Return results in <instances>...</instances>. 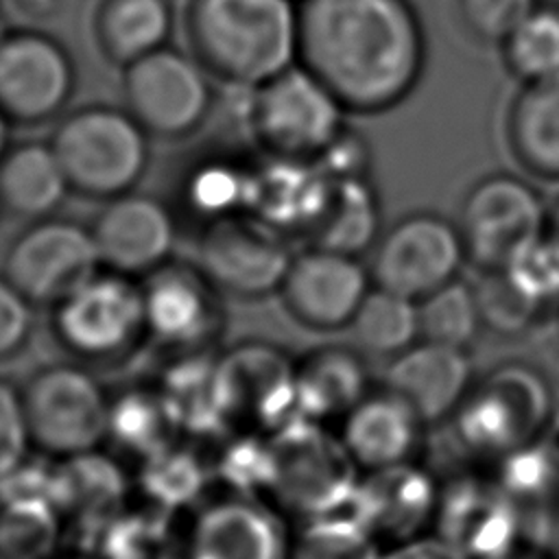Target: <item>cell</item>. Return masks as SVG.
Instances as JSON below:
<instances>
[{
    "instance_id": "obj_33",
    "label": "cell",
    "mask_w": 559,
    "mask_h": 559,
    "mask_svg": "<svg viewBox=\"0 0 559 559\" xmlns=\"http://www.w3.org/2000/svg\"><path fill=\"white\" fill-rule=\"evenodd\" d=\"M31 437L24 417L22 393L0 378V478L20 467Z\"/></svg>"
},
{
    "instance_id": "obj_5",
    "label": "cell",
    "mask_w": 559,
    "mask_h": 559,
    "mask_svg": "<svg viewBox=\"0 0 559 559\" xmlns=\"http://www.w3.org/2000/svg\"><path fill=\"white\" fill-rule=\"evenodd\" d=\"M347 114L301 63L249 90V127L273 157L317 159L343 133Z\"/></svg>"
},
{
    "instance_id": "obj_29",
    "label": "cell",
    "mask_w": 559,
    "mask_h": 559,
    "mask_svg": "<svg viewBox=\"0 0 559 559\" xmlns=\"http://www.w3.org/2000/svg\"><path fill=\"white\" fill-rule=\"evenodd\" d=\"M557 478L559 456L544 437L498 459L496 480L520 504L524 500L544 498L555 487Z\"/></svg>"
},
{
    "instance_id": "obj_2",
    "label": "cell",
    "mask_w": 559,
    "mask_h": 559,
    "mask_svg": "<svg viewBox=\"0 0 559 559\" xmlns=\"http://www.w3.org/2000/svg\"><path fill=\"white\" fill-rule=\"evenodd\" d=\"M183 31L207 74L236 90L299 63L297 0H188Z\"/></svg>"
},
{
    "instance_id": "obj_20",
    "label": "cell",
    "mask_w": 559,
    "mask_h": 559,
    "mask_svg": "<svg viewBox=\"0 0 559 559\" xmlns=\"http://www.w3.org/2000/svg\"><path fill=\"white\" fill-rule=\"evenodd\" d=\"M441 487L411 463L369 472L360 496L362 526L393 546L421 537L435 524Z\"/></svg>"
},
{
    "instance_id": "obj_26",
    "label": "cell",
    "mask_w": 559,
    "mask_h": 559,
    "mask_svg": "<svg viewBox=\"0 0 559 559\" xmlns=\"http://www.w3.org/2000/svg\"><path fill=\"white\" fill-rule=\"evenodd\" d=\"M347 328L356 347L373 356L393 358L411 347L419 336L417 301L373 286Z\"/></svg>"
},
{
    "instance_id": "obj_23",
    "label": "cell",
    "mask_w": 559,
    "mask_h": 559,
    "mask_svg": "<svg viewBox=\"0 0 559 559\" xmlns=\"http://www.w3.org/2000/svg\"><path fill=\"white\" fill-rule=\"evenodd\" d=\"M173 22L168 0H100L94 11V37L100 55L124 68L166 46Z\"/></svg>"
},
{
    "instance_id": "obj_30",
    "label": "cell",
    "mask_w": 559,
    "mask_h": 559,
    "mask_svg": "<svg viewBox=\"0 0 559 559\" xmlns=\"http://www.w3.org/2000/svg\"><path fill=\"white\" fill-rule=\"evenodd\" d=\"M474 290L483 325L491 328L498 334H522L542 314V310L522 295V290L509 280L502 269L483 271V277L474 286Z\"/></svg>"
},
{
    "instance_id": "obj_38",
    "label": "cell",
    "mask_w": 559,
    "mask_h": 559,
    "mask_svg": "<svg viewBox=\"0 0 559 559\" xmlns=\"http://www.w3.org/2000/svg\"><path fill=\"white\" fill-rule=\"evenodd\" d=\"M546 236L559 245V199H557V203L548 210V229H546Z\"/></svg>"
},
{
    "instance_id": "obj_17",
    "label": "cell",
    "mask_w": 559,
    "mask_h": 559,
    "mask_svg": "<svg viewBox=\"0 0 559 559\" xmlns=\"http://www.w3.org/2000/svg\"><path fill=\"white\" fill-rule=\"evenodd\" d=\"M142 299L146 332L173 345H194L207 338L218 321L216 286L199 266L162 264L144 275Z\"/></svg>"
},
{
    "instance_id": "obj_40",
    "label": "cell",
    "mask_w": 559,
    "mask_h": 559,
    "mask_svg": "<svg viewBox=\"0 0 559 559\" xmlns=\"http://www.w3.org/2000/svg\"><path fill=\"white\" fill-rule=\"evenodd\" d=\"M9 33H11V26L0 17V44L7 39V35H9Z\"/></svg>"
},
{
    "instance_id": "obj_10",
    "label": "cell",
    "mask_w": 559,
    "mask_h": 559,
    "mask_svg": "<svg viewBox=\"0 0 559 559\" xmlns=\"http://www.w3.org/2000/svg\"><path fill=\"white\" fill-rule=\"evenodd\" d=\"M100 269L92 229L48 216L11 242L2 275L33 306L55 308Z\"/></svg>"
},
{
    "instance_id": "obj_41",
    "label": "cell",
    "mask_w": 559,
    "mask_h": 559,
    "mask_svg": "<svg viewBox=\"0 0 559 559\" xmlns=\"http://www.w3.org/2000/svg\"><path fill=\"white\" fill-rule=\"evenodd\" d=\"M507 559H544V557H537V555H526V552H515V555H511V557H507Z\"/></svg>"
},
{
    "instance_id": "obj_21",
    "label": "cell",
    "mask_w": 559,
    "mask_h": 559,
    "mask_svg": "<svg viewBox=\"0 0 559 559\" xmlns=\"http://www.w3.org/2000/svg\"><path fill=\"white\" fill-rule=\"evenodd\" d=\"M507 142L524 170L559 181V74L522 83L507 114Z\"/></svg>"
},
{
    "instance_id": "obj_32",
    "label": "cell",
    "mask_w": 559,
    "mask_h": 559,
    "mask_svg": "<svg viewBox=\"0 0 559 559\" xmlns=\"http://www.w3.org/2000/svg\"><path fill=\"white\" fill-rule=\"evenodd\" d=\"M539 4V0H456L465 31L483 44L502 39Z\"/></svg>"
},
{
    "instance_id": "obj_16",
    "label": "cell",
    "mask_w": 559,
    "mask_h": 559,
    "mask_svg": "<svg viewBox=\"0 0 559 559\" xmlns=\"http://www.w3.org/2000/svg\"><path fill=\"white\" fill-rule=\"evenodd\" d=\"M90 229L100 266L127 277H144L166 264L175 245L166 205L135 192L109 199Z\"/></svg>"
},
{
    "instance_id": "obj_1",
    "label": "cell",
    "mask_w": 559,
    "mask_h": 559,
    "mask_svg": "<svg viewBox=\"0 0 559 559\" xmlns=\"http://www.w3.org/2000/svg\"><path fill=\"white\" fill-rule=\"evenodd\" d=\"M299 55L349 114L404 103L426 66L421 20L408 0H297Z\"/></svg>"
},
{
    "instance_id": "obj_25",
    "label": "cell",
    "mask_w": 559,
    "mask_h": 559,
    "mask_svg": "<svg viewBox=\"0 0 559 559\" xmlns=\"http://www.w3.org/2000/svg\"><path fill=\"white\" fill-rule=\"evenodd\" d=\"M317 245L358 255L378 234V201L365 177L332 179L319 216Z\"/></svg>"
},
{
    "instance_id": "obj_12",
    "label": "cell",
    "mask_w": 559,
    "mask_h": 559,
    "mask_svg": "<svg viewBox=\"0 0 559 559\" xmlns=\"http://www.w3.org/2000/svg\"><path fill=\"white\" fill-rule=\"evenodd\" d=\"M76 87L66 46L35 28H11L0 44V109L11 124H41L63 114Z\"/></svg>"
},
{
    "instance_id": "obj_11",
    "label": "cell",
    "mask_w": 559,
    "mask_h": 559,
    "mask_svg": "<svg viewBox=\"0 0 559 559\" xmlns=\"http://www.w3.org/2000/svg\"><path fill=\"white\" fill-rule=\"evenodd\" d=\"M465 258L456 223L432 212H415L378 238L369 275L376 286L419 301L456 280Z\"/></svg>"
},
{
    "instance_id": "obj_19",
    "label": "cell",
    "mask_w": 559,
    "mask_h": 559,
    "mask_svg": "<svg viewBox=\"0 0 559 559\" xmlns=\"http://www.w3.org/2000/svg\"><path fill=\"white\" fill-rule=\"evenodd\" d=\"M472 382L465 349L424 338L393 356L386 369V389L406 400L424 421L452 417Z\"/></svg>"
},
{
    "instance_id": "obj_6",
    "label": "cell",
    "mask_w": 559,
    "mask_h": 559,
    "mask_svg": "<svg viewBox=\"0 0 559 559\" xmlns=\"http://www.w3.org/2000/svg\"><path fill=\"white\" fill-rule=\"evenodd\" d=\"M31 445L55 456L92 452L111 428V404L79 365H50L20 389Z\"/></svg>"
},
{
    "instance_id": "obj_8",
    "label": "cell",
    "mask_w": 559,
    "mask_h": 559,
    "mask_svg": "<svg viewBox=\"0 0 559 559\" xmlns=\"http://www.w3.org/2000/svg\"><path fill=\"white\" fill-rule=\"evenodd\" d=\"M122 98L148 135L179 140L207 120L212 76L192 52L166 44L122 68Z\"/></svg>"
},
{
    "instance_id": "obj_22",
    "label": "cell",
    "mask_w": 559,
    "mask_h": 559,
    "mask_svg": "<svg viewBox=\"0 0 559 559\" xmlns=\"http://www.w3.org/2000/svg\"><path fill=\"white\" fill-rule=\"evenodd\" d=\"M72 192L50 142H20L0 157V207L13 216L48 218Z\"/></svg>"
},
{
    "instance_id": "obj_39",
    "label": "cell",
    "mask_w": 559,
    "mask_h": 559,
    "mask_svg": "<svg viewBox=\"0 0 559 559\" xmlns=\"http://www.w3.org/2000/svg\"><path fill=\"white\" fill-rule=\"evenodd\" d=\"M9 129H11V120L4 116V111L0 109V157L4 155V151L11 146L9 144Z\"/></svg>"
},
{
    "instance_id": "obj_13",
    "label": "cell",
    "mask_w": 559,
    "mask_h": 559,
    "mask_svg": "<svg viewBox=\"0 0 559 559\" xmlns=\"http://www.w3.org/2000/svg\"><path fill=\"white\" fill-rule=\"evenodd\" d=\"M435 528L459 559H507L520 552V502L496 478L465 476L441 487Z\"/></svg>"
},
{
    "instance_id": "obj_42",
    "label": "cell",
    "mask_w": 559,
    "mask_h": 559,
    "mask_svg": "<svg viewBox=\"0 0 559 559\" xmlns=\"http://www.w3.org/2000/svg\"><path fill=\"white\" fill-rule=\"evenodd\" d=\"M555 332H557V341H559V312H557V325H555Z\"/></svg>"
},
{
    "instance_id": "obj_15",
    "label": "cell",
    "mask_w": 559,
    "mask_h": 559,
    "mask_svg": "<svg viewBox=\"0 0 559 559\" xmlns=\"http://www.w3.org/2000/svg\"><path fill=\"white\" fill-rule=\"evenodd\" d=\"M369 282L358 255L314 245L290 258L277 295L295 321L328 332L349 325L371 290Z\"/></svg>"
},
{
    "instance_id": "obj_34",
    "label": "cell",
    "mask_w": 559,
    "mask_h": 559,
    "mask_svg": "<svg viewBox=\"0 0 559 559\" xmlns=\"http://www.w3.org/2000/svg\"><path fill=\"white\" fill-rule=\"evenodd\" d=\"M33 304L0 275V360L15 356L28 341Z\"/></svg>"
},
{
    "instance_id": "obj_4",
    "label": "cell",
    "mask_w": 559,
    "mask_h": 559,
    "mask_svg": "<svg viewBox=\"0 0 559 559\" xmlns=\"http://www.w3.org/2000/svg\"><path fill=\"white\" fill-rule=\"evenodd\" d=\"M552 413L548 380L524 362H504L472 382L452 417L465 450L498 461L542 439Z\"/></svg>"
},
{
    "instance_id": "obj_7",
    "label": "cell",
    "mask_w": 559,
    "mask_h": 559,
    "mask_svg": "<svg viewBox=\"0 0 559 559\" xmlns=\"http://www.w3.org/2000/svg\"><path fill=\"white\" fill-rule=\"evenodd\" d=\"M456 227L472 262L483 271L504 269L546 236L548 207L522 177L493 173L467 190Z\"/></svg>"
},
{
    "instance_id": "obj_36",
    "label": "cell",
    "mask_w": 559,
    "mask_h": 559,
    "mask_svg": "<svg viewBox=\"0 0 559 559\" xmlns=\"http://www.w3.org/2000/svg\"><path fill=\"white\" fill-rule=\"evenodd\" d=\"M382 559H459L448 546L439 539H411L393 546Z\"/></svg>"
},
{
    "instance_id": "obj_14",
    "label": "cell",
    "mask_w": 559,
    "mask_h": 559,
    "mask_svg": "<svg viewBox=\"0 0 559 559\" xmlns=\"http://www.w3.org/2000/svg\"><path fill=\"white\" fill-rule=\"evenodd\" d=\"M290 258L271 225L227 214L203 231L197 266L229 295L264 297L280 288Z\"/></svg>"
},
{
    "instance_id": "obj_43",
    "label": "cell",
    "mask_w": 559,
    "mask_h": 559,
    "mask_svg": "<svg viewBox=\"0 0 559 559\" xmlns=\"http://www.w3.org/2000/svg\"><path fill=\"white\" fill-rule=\"evenodd\" d=\"M0 212H2V207H0Z\"/></svg>"
},
{
    "instance_id": "obj_35",
    "label": "cell",
    "mask_w": 559,
    "mask_h": 559,
    "mask_svg": "<svg viewBox=\"0 0 559 559\" xmlns=\"http://www.w3.org/2000/svg\"><path fill=\"white\" fill-rule=\"evenodd\" d=\"M192 192L201 203V210L216 207L218 216H227L229 212H225V205L229 207L238 197H245L249 192V183L231 168L210 166L194 175Z\"/></svg>"
},
{
    "instance_id": "obj_37",
    "label": "cell",
    "mask_w": 559,
    "mask_h": 559,
    "mask_svg": "<svg viewBox=\"0 0 559 559\" xmlns=\"http://www.w3.org/2000/svg\"><path fill=\"white\" fill-rule=\"evenodd\" d=\"M544 439H546V443L552 448V452L559 456V411L552 413L550 424H548V428H546V432H544Z\"/></svg>"
},
{
    "instance_id": "obj_18",
    "label": "cell",
    "mask_w": 559,
    "mask_h": 559,
    "mask_svg": "<svg viewBox=\"0 0 559 559\" xmlns=\"http://www.w3.org/2000/svg\"><path fill=\"white\" fill-rule=\"evenodd\" d=\"M424 419L391 389L367 393L341 419V445L367 472L411 463L421 445Z\"/></svg>"
},
{
    "instance_id": "obj_28",
    "label": "cell",
    "mask_w": 559,
    "mask_h": 559,
    "mask_svg": "<svg viewBox=\"0 0 559 559\" xmlns=\"http://www.w3.org/2000/svg\"><path fill=\"white\" fill-rule=\"evenodd\" d=\"M424 341L465 349L483 328L474 286L452 280L417 301Z\"/></svg>"
},
{
    "instance_id": "obj_3",
    "label": "cell",
    "mask_w": 559,
    "mask_h": 559,
    "mask_svg": "<svg viewBox=\"0 0 559 559\" xmlns=\"http://www.w3.org/2000/svg\"><path fill=\"white\" fill-rule=\"evenodd\" d=\"M148 138L124 107L85 105L57 122L50 146L72 192L109 201L142 179Z\"/></svg>"
},
{
    "instance_id": "obj_9",
    "label": "cell",
    "mask_w": 559,
    "mask_h": 559,
    "mask_svg": "<svg viewBox=\"0 0 559 559\" xmlns=\"http://www.w3.org/2000/svg\"><path fill=\"white\" fill-rule=\"evenodd\" d=\"M57 341L79 360L111 362L146 334L142 286L135 277L98 271L52 308Z\"/></svg>"
},
{
    "instance_id": "obj_27",
    "label": "cell",
    "mask_w": 559,
    "mask_h": 559,
    "mask_svg": "<svg viewBox=\"0 0 559 559\" xmlns=\"http://www.w3.org/2000/svg\"><path fill=\"white\" fill-rule=\"evenodd\" d=\"M502 63L520 83L559 74V7L537 4L498 46Z\"/></svg>"
},
{
    "instance_id": "obj_24",
    "label": "cell",
    "mask_w": 559,
    "mask_h": 559,
    "mask_svg": "<svg viewBox=\"0 0 559 559\" xmlns=\"http://www.w3.org/2000/svg\"><path fill=\"white\" fill-rule=\"evenodd\" d=\"M367 393V369L354 349L328 345L295 367V400L314 417L343 419Z\"/></svg>"
},
{
    "instance_id": "obj_31",
    "label": "cell",
    "mask_w": 559,
    "mask_h": 559,
    "mask_svg": "<svg viewBox=\"0 0 559 559\" xmlns=\"http://www.w3.org/2000/svg\"><path fill=\"white\" fill-rule=\"evenodd\" d=\"M502 271L542 312L559 306V245L548 236Z\"/></svg>"
}]
</instances>
